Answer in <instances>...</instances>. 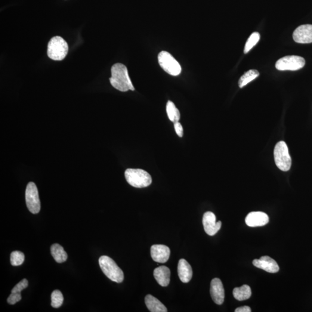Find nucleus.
Instances as JSON below:
<instances>
[{
    "label": "nucleus",
    "mask_w": 312,
    "mask_h": 312,
    "mask_svg": "<svg viewBox=\"0 0 312 312\" xmlns=\"http://www.w3.org/2000/svg\"><path fill=\"white\" fill-rule=\"evenodd\" d=\"M110 84L120 92L134 91L135 89L128 75V70L124 64L116 63L111 69Z\"/></svg>",
    "instance_id": "1"
},
{
    "label": "nucleus",
    "mask_w": 312,
    "mask_h": 312,
    "mask_svg": "<svg viewBox=\"0 0 312 312\" xmlns=\"http://www.w3.org/2000/svg\"><path fill=\"white\" fill-rule=\"evenodd\" d=\"M99 264L103 273L114 282L122 283L124 280V274L113 259L107 256L99 258Z\"/></svg>",
    "instance_id": "2"
},
{
    "label": "nucleus",
    "mask_w": 312,
    "mask_h": 312,
    "mask_svg": "<svg viewBox=\"0 0 312 312\" xmlns=\"http://www.w3.org/2000/svg\"><path fill=\"white\" fill-rule=\"evenodd\" d=\"M125 174L128 184L136 188L147 187L152 182L150 175L144 169L129 168Z\"/></svg>",
    "instance_id": "3"
},
{
    "label": "nucleus",
    "mask_w": 312,
    "mask_h": 312,
    "mask_svg": "<svg viewBox=\"0 0 312 312\" xmlns=\"http://www.w3.org/2000/svg\"><path fill=\"white\" fill-rule=\"evenodd\" d=\"M69 52V45L61 37L52 38L48 45V55L52 60L61 61L64 59Z\"/></svg>",
    "instance_id": "4"
},
{
    "label": "nucleus",
    "mask_w": 312,
    "mask_h": 312,
    "mask_svg": "<svg viewBox=\"0 0 312 312\" xmlns=\"http://www.w3.org/2000/svg\"><path fill=\"white\" fill-rule=\"evenodd\" d=\"M274 159L278 168L283 171H288L292 166V158L288 147L284 141L277 143L274 149Z\"/></svg>",
    "instance_id": "5"
},
{
    "label": "nucleus",
    "mask_w": 312,
    "mask_h": 312,
    "mask_svg": "<svg viewBox=\"0 0 312 312\" xmlns=\"http://www.w3.org/2000/svg\"><path fill=\"white\" fill-rule=\"evenodd\" d=\"M160 66L162 69L172 76H178L181 73L180 64L168 52L163 51L158 55Z\"/></svg>",
    "instance_id": "6"
},
{
    "label": "nucleus",
    "mask_w": 312,
    "mask_h": 312,
    "mask_svg": "<svg viewBox=\"0 0 312 312\" xmlns=\"http://www.w3.org/2000/svg\"><path fill=\"white\" fill-rule=\"evenodd\" d=\"M25 197L28 209L33 214H38L41 210V203H40L38 188L33 182L28 184Z\"/></svg>",
    "instance_id": "7"
},
{
    "label": "nucleus",
    "mask_w": 312,
    "mask_h": 312,
    "mask_svg": "<svg viewBox=\"0 0 312 312\" xmlns=\"http://www.w3.org/2000/svg\"><path fill=\"white\" fill-rule=\"evenodd\" d=\"M305 65L303 57L298 55H287L276 61V69L280 71H296L302 69Z\"/></svg>",
    "instance_id": "8"
},
{
    "label": "nucleus",
    "mask_w": 312,
    "mask_h": 312,
    "mask_svg": "<svg viewBox=\"0 0 312 312\" xmlns=\"http://www.w3.org/2000/svg\"><path fill=\"white\" fill-rule=\"evenodd\" d=\"M202 223L205 233L210 236H214L220 230L221 222H216V218L214 213L206 212L203 216Z\"/></svg>",
    "instance_id": "9"
},
{
    "label": "nucleus",
    "mask_w": 312,
    "mask_h": 312,
    "mask_svg": "<svg viewBox=\"0 0 312 312\" xmlns=\"http://www.w3.org/2000/svg\"><path fill=\"white\" fill-rule=\"evenodd\" d=\"M294 41L299 44L312 43V25L304 24L296 28L293 35Z\"/></svg>",
    "instance_id": "10"
},
{
    "label": "nucleus",
    "mask_w": 312,
    "mask_h": 312,
    "mask_svg": "<svg viewBox=\"0 0 312 312\" xmlns=\"http://www.w3.org/2000/svg\"><path fill=\"white\" fill-rule=\"evenodd\" d=\"M210 292L213 301L215 304L221 305L223 303L225 293L223 283L220 279L215 278L211 281Z\"/></svg>",
    "instance_id": "11"
},
{
    "label": "nucleus",
    "mask_w": 312,
    "mask_h": 312,
    "mask_svg": "<svg viewBox=\"0 0 312 312\" xmlns=\"http://www.w3.org/2000/svg\"><path fill=\"white\" fill-rule=\"evenodd\" d=\"M254 266L263 270L269 273H276L279 271V267L275 260L269 256H263L259 259L253 261Z\"/></svg>",
    "instance_id": "12"
},
{
    "label": "nucleus",
    "mask_w": 312,
    "mask_h": 312,
    "mask_svg": "<svg viewBox=\"0 0 312 312\" xmlns=\"http://www.w3.org/2000/svg\"><path fill=\"white\" fill-rule=\"evenodd\" d=\"M170 249L168 246L164 245H154L151 247L150 254L155 262L165 263L168 260L170 256Z\"/></svg>",
    "instance_id": "13"
},
{
    "label": "nucleus",
    "mask_w": 312,
    "mask_h": 312,
    "mask_svg": "<svg viewBox=\"0 0 312 312\" xmlns=\"http://www.w3.org/2000/svg\"><path fill=\"white\" fill-rule=\"evenodd\" d=\"M246 224L250 227L264 226L268 223V216L262 212H252L247 215Z\"/></svg>",
    "instance_id": "14"
},
{
    "label": "nucleus",
    "mask_w": 312,
    "mask_h": 312,
    "mask_svg": "<svg viewBox=\"0 0 312 312\" xmlns=\"http://www.w3.org/2000/svg\"><path fill=\"white\" fill-rule=\"evenodd\" d=\"M178 273L179 277L182 282H189L193 276V270L191 265L184 258L181 259L178 262Z\"/></svg>",
    "instance_id": "15"
},
{
    "label": "nucleus",
    "mask_w": 312,
    "mask_h": 312,
    "mask_svg": "<svg viewBox=\"0 0 312 312\" xmlns=\"http://www.w3.org/2000/svg\"><path fill=\"white\" fill-rule=\"evenodd\" d=\"M154 277L157 283L163 287L168 286L170 282V275L171 271L166 266H160L154 270Z\"/></svg>",
    "instance_id": "16"
},
{
    "label": "nucleus",
    "mask_w": 312,
    "mask_h": 312,
    "mask_svg": "<svg viewBox=\"0 0 312 312\" xmlns=\"http://www.w3.org/2000/svg\"><path fill=\"white\" fill-rule=\"evenodd\" d=\"M145 304L151 312H166L167 309L158 299L152 295L148 294L145 296Z\"/></svg>",
    "instance_id": "17"
},
{
    "label": "nucleus",
    "mask_w": 312,
    "mask_h": 312,
    "mask_svg": "<svg viewBox=\"0 0 312 312\" xmlns=\"http://www.w3.org/2000/svg\"><path fill=\"white\" fill-rule=\"evenodd\" d=\"M51 255L58 263H63L66 261L68 258L67 253L64 251V248L59 244L55 243L51 246Z\"/></svg>",
    "instance_id": "18"
},
{
    "label": "nucleus",
    "mask_w": 312,
    "mask_h": 312,
    "mask_svg": "<svg viewBox=\"0 0 312 312\" xmlns=\"http://www.w3.org/2000/svg\"><path fill=\"white\" fill-rule=\"evenodd\" d=\"M252 295L251 289L248 285H243L240 287H236L233 290L234 298L238 301H245L250 298Z\"/></svg>",
    "instance_id": "19"
},
{
    "label": "nucleus",
    "mask_w": 312,
    "mask_h": 312,
    "mask_svg": "<svg viewBox=\"0 0 312 312\" xmlns=\"http://www.w3.org/2000/svg\"><path fill=\"white\" fill-rule=\"evenodd\" d=\"M259 73L257 70H250L248 72L244 73L239 80V85L240 88H242L252 80L255 79L259 76Z\"/></svg>",
    "instance_id": "20"
},
{
    "label": "nucleus",
    "mask_w": 312,
    "mask_h": 312,
    "mask_svg": "<svg viewBox=\"0 0 312 312\" xmlns=\"http://www.w3.org/2000/svg\"><path fill=\"white\" fill-rule=\"evenodd\" d=\"M166 113L168 118L173 123L179 122L180 120L181 115L178 108L175 107V104L172 101H169L166 104Z\"/></svg>",
    "instance_id": "21"
},
{
    "label": "nucleus",
    "mask_w": 312,
    "mask_h": 312,
    "mask_svg": "<svg viewBox=\"0 0 312 312\" xmlns=\"http://www.w3.org/2000/svg\"><path fill=\"white\" fill-rule=\"evenodd\" d=\"M259 39H260V35L258 32L253 33L246 43L245 49H244L245 54H248L257 44Z\"/></svg>",
    "instance_id": "22"
},
{
    "label": "nucleus",
    "mask_w": 312,
    "mask_h": 312,
    "mask_svg": "<svg viewBox=\"0 0 312 312\" xmlns=\"http://www.w3.org/2000/svg\"><path fill=\"white\" fill-rule=\"evenodd\" d=\"M64 297L62 293L59 290H55L51 295V305L55 308L61 307L63 303Z\"/></svg>",
    "instance_id": "23"
},
{
    "label": "nucleus",
    "mask_w": 312,
    "mask_h": 312,
    "mask_svg": "<svg viewBox=\"0 0 312 312\" xmlns=\"http://www.w3.org/2000/svg\"><path fill=\"white\" fill-rule=\"evenodd\" d=\"M24 253L20 251H14L11 254V263L13 266H18L23 263L24 261Z\"/></svg>",
    "instance_id": "24"
},
{
    "label": "nucleus",
    "mask_w": 312,
    "mask_h": 312,
    "mask_svg": "<svg viewBox=\"0 0 312 312\" xmlns=\"http://www.w3.org/2000/svg\"><path fill=\"white\" fill-rule=\"evenodd\" d=\"M28 285H29L28 280L26 279H23L14 287L13 289L12 290L11 293H21L23 290L27 288Z\"/></svg>",
    "instance_id": "25"
},
{
    "label": "nucleus",
    "mask_w": 312,
    "mask_h": 312,
    "mask_svg": "<svg viewBox=\"0 0 312 312\" xmlns=\"http://www.w3.org/2000/svg\"><path fill=\"white\" fill-rule=\"evenodd\" d=\"M21 299L20 293H11V294L9 296L7 299L8 303L10 305H14Z\"/></svg>",
    "instance_id": "26"
},
{
    "label": "nucleus",
    "mask_w": 312,
    "mask_h": 312,
    "mask_svg": "<svg viewBox=\"0 0 312 312\" xmlns=\"http://www.w3.org/2000/svg\"><path fill=\"white\" fill-rule=\"evenodd\" d=\"M174 128L176 132L179 137H182L184 135V128L181 123L179 122L174 123Z\"/></svg>",
    "instance_id": "27"
},
{
    "label": "nucleus",
    "mask_w": 312,
    "mask_h": 312,
    "mask_svg": "<svg viewBox=\"0 0 312 312\" xmlns=\"http://www.w3.org/2000/svg\"><path fill=\"white\" fill-rule=\"evenodd\" d=\"M236 312H251V309L248 306H244L242 307H239L235 310Z\"/></svg>",
    "instance_id": "28"
}]
</instances>
